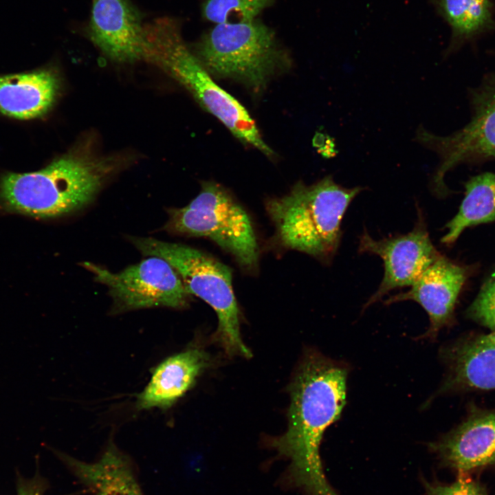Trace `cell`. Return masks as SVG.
<instances>
[{
	"label": "cell",
	"mask_w": 495,
	"mask_h": 495,
	"mask_svg": "<svg viewBox=\"0 0 495 495\" xmlns=\"http://www.w3.org/2000/svg\"><path fill=\"white\" fill-rule=\"evenodd\" d=\"M144 256L166 261L182 279L186 291L207 302L218 317L215 338L229 355L252 357L240 334L239 309L232 288V270L211 255L181 243L150 237L131 236Z\"/></svg>",
	"instance_id": "cell-5"
},
{
	"label": "cell",
	"mask_w": 495,
	"mask_h": 495,
	"mask_svg": "<svg viewBox=\"0 0 495 495\" xmlns=\"http://www.w3.org/2000/svg\"><path fill=\"white\" fill-rule=\"evenodd\" d=\"M17 485L18 495H44V484L38 478L20 479Z\"/></svg>",
	"instance_id": "cell-23"
},
{
	"label": "cell",
	"mask_w": 495,
	"mask_h": 495,
	"mask_svg": "<svg viewBox=\"0 0 495 495\" xmlns=\"http://www.w3.org/2000/svg\"><path fill=\"white\" fill-rule=\"evenodd\" d=\"M348 373L346 365L308 352L290 386L287 430L270 445L289 461L286 483L304 495H339L324 476L320 447L346 404Z\"/></svg>",
	"instance_id": "cell-1"
},
{
	"label": "cell",
	"mask_w": 495,
	"mask_h": 495,
	"mask_svg": "<svg viewBox=\"0 0 495 495\" xmlns=\"http://www.w3.org/2000/svg\"><path fill=\"white\" fill-rule=\"evenodd\" d=\"M195 55L211 76L239 80L256 91L287 62L274 32L256 19L215 24Z\"/></svg>",
	"instance_id": "cell-6"
},
{
	"label": "cell",
	"mask_w": 495,
	"mask_h": 495,
	"mask_svg": "<svg viewBox=\"0 0 495 495\" xmlns=\"http://www.w3.org/2000/svg\"><path fill=\"white\" fill-rule=\"evenodd\" d=\"M428 446L441 465L457 473L494 466L495 411L472 412Z\"/></svg>",
	"instance_id": "cell-13"
},
{
	"label": "cell",
	"mask_w": 495,
	"mask_h": 495,
	"mask_svg": "<svg viewBox=\"0 0 495 495\" xmlns=\"http://www.w3.org/2000/svg\"><path fill=\"white\" fill-rule=\"evenodd\" d=\"M495 221V173H485L472 177L465 184V197L459 211L446 225L442 243L451 245L472 226Z\"/></svg>",
	"instance_id": "cell-18"
},
{
	"label": "cell",
	"mask_w": 495,
	"mask_h": 495,
	"mask_svg": "<svg viewBox=\"0 0 495 495\" xmlns=\"http://www.w3.org/2000/svg\"><path fill=\"white\" fill-rule=\"evenodd\" d=\"M448 375L439 393L495 390V331L458 340L441 351Z\"/></svg>",
	"instance_id": "cell-14"
},
{
	"label": "cell",
	"mask_w": 495,
	"mask_h": 495,
	"mask_svg": "<svg viewBox=\"0 0 495 495\" xmlns=\"http://www.w3.org/2000/svg\"><path fill=\"white\" fill-rule=\"evenodd\" d=\"M143 58L160 65L181 83L207 111L242 142L267 156L273 151L263 141L247 109L213 80L184 43L176 20L160 17L144 25Z\"/></svg>",
	"instance_id": "cell-4"
},
{
	"label": "cell",
	"mask_w": 495,
	"mask_h": 495,
	"mask_svg": "<svg viewBox=\"0 0 495 495\" xmlns=\"http://www.w3.org/2000/svg\"><path fill=\"white\" fill-rule=\"evenodd\" d=\"M58 455L91 495H143L129 459L113 444L94 463Z\"/></svg>",
	"instance_id": "cell-17"
},
{
	"label": "cell",
	"mask_w": 495,
	"mask_h": 495,
	"mask_svg": "<svg viewBox=\"0 0 495 495\" xmlns=\"http://www.w3.org/2000/svg\"><path fill=\"white\" fill-rule=\"evenodd\" d=\"M472 104L470 120L456 132L439 136L420 126L416 133V140L439 157L432 181L433 190L439 196L448 193L444 183L448 171L462 163L495 158V79L474 93Z\"/></svg>",
	"instance_id": "cell-8"
},
{
	"label": "cell",
	"mask_w": 495,
	"mask_h": 495,
	"mask_svg": "<svg viewBox=\"0 0 495 495\" xmlns=\"http://www.w3.org/2000/svg\"><path fill=\"white\" fill-rule=\"evenodd\" d=\"M363 190L345 188L328 175L309 186L296 183L287 194L269 199L265 208L283 247L328 264L340 244L344 213Z\"/></svg>",
	"instance_id": "cell-3"
},
{
	"label": "cell",
	"mask_w": 495,
	"mask_h": 495,
	"mask_svg": "<svg viewBox=\"0 0 495 495\" xmlns=\"http://www.w3.org/2000/svg\"><path fill=\"white\" fill-rule=\"evenodd\" d=\"M144 25L140 11L129 0H92L88 35L113 60L143 58Z\"/></svg>",
	"instance_id": "cell-12"
},
{
	"label": "cell",
	"mask_w": 495,
	"mask_h": 495,
	"mask_svg": "<svg viewBox=\"0 0 495 495\" xmlns=\"http://www.w3.org/2000/svg\"><path fill=\"white\" fill-rule=\"evenodd\" d=\"M60 80L50 69L0 75V113L29 120L44 116L53 106Z\"/></svg>",
	"instance_id": "cell-15"
},
{
	"label": "cell",
	"mask_w": 495,
	"mask_h": 495,
	"mask_svg": "<svg viewBox=\"0 0 495 495\" xmlns=\"http://www.w3.org/2000/svg\"><path fill=\"white\" fill-rule=\"evenodd\" d=\"M164 229L173 234L206 237L230 253L250 272L258 269L259 248L251 219L222 186L204 182L187 206L168 210Z\"/></svg>",
	"instance_id": "cell-7"
},
{
	"label": "cell",
	"mask_w": 495,
	"mask_h": 495,
	"mask_svg": "<svg viewBox=\"0 0 495 495\" xmlns=\"http://www.w3.org/2000/svg\"><path fill=\"white\" fill-rule=\"evenodd\" d=\"M437 5L457 39L471 38L493 23L490 0H437Z\"/></svg>",
	"instance_id": "cell-19"
},
{
	"label": "cell",
	"mask_w": 495,
	"mask_h": 495,
	"mask_svg": "<svg viewBox=\"0 0 495 495\" xmlns=\"http://www.w3.org/2000/svg\"><path fill=\"white\" fill-rule=\"evenodd\" d=\"M358 252L378 255L384 267L382 280L363 309L391 290L411 286L441 255L430 239L419 210L416 224L407 234L376 240L365 230L360 237Z\"/></svg>",
	"instance_id": "cell-10"
},
{
	"label": "cell",
	"mask_w": 495,
	"mask_h": 495,
	"mask_svg": "<svg viewBox=\"0 0 495 495\" xmlns=\"http://www.w3.org/2000/svg\"><path fill=\"white\" fill-rule=\"evenodd\" d=\"M272 0H207L204 17L217 23L248 22L255 20Z\"/></svg>",
	"instance_id": "cell-20"
},
{
	"label": "cell",
	"mask_w": 495,
	"mask_h": 495,
	"mask_svg": "<svg viewBox=\"0 0 495 495\" xmlns=\"http://www.w3.org/2000/svg\"><path fill=\"white\" fill-rule=\"evenodd\" d=\"M426 495H489L485 485L470 473L459 472L454 481L442 483L423 479Z\"/></svg>",
	"instance_id": "cell-22"
},
{
	"label": "cell",
	"mask_w": 495,
	"mask_h": 495,
	"mask_svg": "<svg viewBox=\"0 0 495 495\" xmlns=\"http://www.w3.org/2000/svg\"><path fill=\"white\" fill-rule=\"evenodd\" d=\"M467 275L465 267L441 254L408 291L389 297L384 304L405 300L419 304L428 315L430 326L417 339L434 340L442 328L452 323L455 305Z\"/></svg>",
	"instance_id": "cell-11"
},
{
	"label": "cell",
	"mask_w": 495,
	"mask_h": 495,
	"mask_svg": "<svg viewBox=\"0 0 495 495\" xmlns=\"http://www.w3.org/2000/svg\"><path fill=\"white\" fill-rule=\"evenodd\" d=\"M467 315L478 324L495 331V272L484 282Z\"/></svg>",
	"instance_id": "cell-21"
},
{
	"label": "cell",
	"mask_w": 495,
	"mask_h": 495,
	"mask_svg": "<svg viewBox=\"0 0 495 495\" xmlns=\"http://www.w3.org/2000/svg\"><path fill=\"white\" fill-rule=\"evenodd\" d=\"M83 265L106 285L118 311L153 307L182 308L190 294L174 268L164 259L149 256L120 272L90 263Z\"/></svg>",
	"instance_id": "cell-9"
},
{
	"label": "cell",
	"mask_w": 495,
	"mask_h": 495,
	"mask_svg": "<svg viewBox=\"0 0 495 495\" xmlns=\"http://www.w3.org/2000/svg\"><path fill=\"white\" fill-rule=\"evenodd\" d=\"M208 358L199 349H190L161 362L151 378L139 394L138 409L168 408L194 384L207 366Z\"/></svg>",
	"instance_id": "cell-16"
},
{
	"label": "cell",
	"mask_w": 495,
	"mask_h": 495,
	"mask_svg": "<svg viewBox=\"0 0 495 495\" xmlns=\"http://www.w3.org/2000/svg\"><path fill=\"white\" fill-rule=\"evenodd\" d=\"M120 164L78 148L31 173L0 177V210L38 219L60 217L87 206Z\"/></svg>",
	"instance_id": "cell-2"
}]
</instances>
